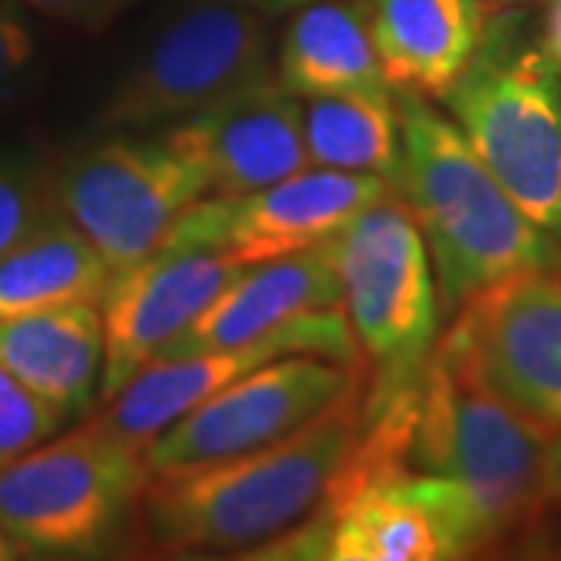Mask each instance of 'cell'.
<instances>
[{
  "label": "cell",
  "instance_id": "7",
  "mask_svg": "<svg viewBox=\"0 0 561 561\" xmlns=\"http://www.w3.org/2000/svg\"><path fill=\"white\" fill-rule=\"evenodd\" d=\"M275 84L265 16L228 0L175 7L103 106V128L153 131Z\"/></svg>",
  "mask_w": 561,
  "mask_h": 561
},
{
  "label": "cell",
  "instance_id": "26",
  "mask_svg": "<svg viewBox=\"0 0 561 561\" xmlns=\"http://www.w3.org/2000/svg\"><path fill=\"white\" fill-rule=\"evenodd\" d=\"M542 522L549 527V522L561 518V431L552 434V440L546 446V459H542Z\"/></svg>",
  "mask_w": 561,
  "mask_h": 561
},
{
  "label": "cell",
  "instance_id": "28",
  "mask_svg": "<svg viewBox=\"0 0 561 561\" xmlns=\"http://www.w3.org/2000/svg\"><path fill=\"white\" fill-rule=\"evenodd\" d=\"M228 3L250 7V10H256L262 16H278V13H294V10H300V7L312 3V0H228Z\"/></svg>",
  "mask_w": 561,
  "mask_h": 561
},
{
  "label": "cell",
  "instance_id": "10",
  "mask_svg": "<svg viewBox=\"0 0 561 561\" xmlns=\"http://www.w3.org/2000/svg\"><path fill=\"white\" fill-rule=\"evenodd\" d=\"M440 343L522 419L561 431V268L493 280L461 306Z\"/></svg>",
  "mask_w": 561,
  "mask_h": 561
},
{
  "label": "cell",
  "instance_id": "1",
  "mask_svg": "<svg viewBox=\"0 0 561 561\" xmlns=\"http://www.w3.org/2000/svg\"><path fill=\"white\" fill-rule=\"evenodd\" d=\"M368 365L316 419L294 434L228 459L150 474L138 496L135 530L162 552L250 549L306 522L365 427Z\"/></svg>",
  "mask_w": 561,
  "mask_h": 561
},
{
  "label": "cell",
  "instance_id": "14",
  "mask_svg": "<svg viewBox=\"0 0 561 561\" xmlns=\"http://www.w3.org/2000/svg\"><path fill=\"white\" fill-rule=\"evenodd\" d=\"M243 268L247 262L219 250L162 243L157 253L116 272L101 297L103 375L98 400H113Z\"/></svg>",
  "mask_w": 561,
  "mask_h": 561
},
{
  "label": "cell",
  "instance_id": "22",
  "mask_svg": "<svg viewBox=\"0 0 561 561\" xmlns=\"http://www.w3.org/2000/svg\"><path fill=\"white\" fill-rule=\"evenodd\" d=\"M50 175L32 153H0V256L57 209Z\"/></svg>",
  "mask_w": 561,
  "mask_h": 561
},
{
  "label": "cell",
  "instance_id": "23",
  "mask_svg": "<svg viewBox=\"0 0 561 561\" xmlns=\"http://www.w3.org/2000/svg\"><path fill=\"white\" fill-rule=\"evenodd\" d=\"M66 421L0 365V468L60 434Z\"/></svg>",
  "mask_w": 561,
  "mask_h": 561
},
{
  "label": "cell",
  "instance_id": "8",
  "mask_svg": "<svg viewBox=\"0 0 561 561\" xmlns=\"http://www.w3.org/2000/svg\"><path fill=\"white\" fill-rule=\"evenodd\" d=\"M54 203L116 275L157 253L175 221L209 194L191 160L162 135L113 138L81 147L50 175Z\"/></svg>",
  "mask_w": 561,
  "mask_h": 561
},
{
  "label": "cell",
  "instance_id": "13",
  "mask_svg": "<svg viewBox=\"0 0 561 561\" xmlns=\"http://www.w3.org/2000/svg\"><path fill=\"white\" fill-rule=\"evenodd\" d=\"M387 191L390 184L375 175L309 165L247 194L203 197L175 221L165 243L219 250L247 265L278 260L334 241Z\"/></svg>",
  "mask_w": 561,
  "mask_h": 561
},
{
  "label": "cell",
  "instance_id": "3",
  "mask_svg": "<svg viewBox=\"0 0 561 561\" xmlns=\"http://www.w3.org/2000/svg\"><path fill=\"white\" fill-rule=\"evenodd\" d=\"M552 434L522 419L446 343H434L415 402L409 465L449 478L474 512L481 552L537 542L542 459Z\"/></svg>",
  "mask_w": 561,
  "mask_h": 561
},
{
  "label": "cell",
  "instance_id": "9",
  "mask_svg": "<svg viewBox=\"0 0 561 561\" xmlns=\"http://www.w3.org/2000/svg\"><path fill=\"white\" fill-rule=\"evenodd\" d=\"M290 537L287 559L443 561L481 556L474 512L456 483L412 468L328 490Z\"/></svg>",
  "mask_w": 561,
  "mask_h": 561
},
{
  "label": "cell",
  "instance_id": "4",
  "mask_svg": "<svg viewBox=\"0 0 561 561\" xmlns=\"http://www.w3.org/2000/svg\"><path fill=\"white\" fill-rule=\"evenodd\" d=\"M440 103L508 197L561 243V62L496 7Z\"/></svg>",
  "mask_w": 561,
  "mask_h": 561
},
{
  "label": "cell",
  "instance_id": "12",
  "mask_svg": "<svg viewBox=\"0 0 561 561\" xmlns=\"http://www.w3.org/2000/svg\"><path fill=\"white\" fill-rule=\"evenodd\" d=\"M365 365L306 353L265 362L169 424L144 449V465L150 474H160L280 440L324 412Z\"/></svg>",
  "mask_w": 561,
  "mask_h": 561
},
{
  "label": "cell",
  "instance_id": "21",
  "mask_svg": "<svg viewBox=\"0 0 561 561\" xmlns=\"http://www.w3.org/2000/svg\"><path fill=\"white\" fill-rule=\"evenodd\" d=\"M302 140L312 165L375 175L393 187L402 160L393 88L306 98Z\"/></svg>",
  "mask_w": 561,
  "mask_h": 561
},
{
  "label": "cell",
  "instance_id": "30",
  "mask_svg": "<svg viewBox=\"0 0 561 561\" xmlns=\"http://www.w3.org/2000/svg\"><path fill=\"white\" fill-rule=\"evenodd\" d=\"M490 3H496V7H512V3H527V0H490Z\"/></svg>",
  "mask_w": 561,
  "mask_h": 561
},
{
  "label": "cell",
  "instance_id": "18",
  "mask_svg": "<svg viewBox=\"0 0 561 561\" xmlns=\"http://www.w3.org/2000/svg\"><path fill=\"white\" fill-rule=\"evenodd\" d=\"M0 365L66 424L88 419L101 397V302H60L0 321Z\"/></svg>",
  "mask_w": 561,
  "mask_h": 561
},
{
  "label": "cell",
  "instance_id": "29",
  "mask_svg": "<svg viewBox=\"0 0 561 561\" xmlns=\"http://www.w3.org/2000/svg\"><path fill=\"white\" fill-rule=\"evenodd\" d=\"M16 559H32V552L13 540L10 534H3V530H0V561H16Z\"/></svg>",
  "mask_w": 561,
  "mask_h": 561
},
{
  "label": "cell",
  "instance_id": "6",
  "mask_svg": "<svg viewBox=\"0 0 561 561\" xmlns=\"http://www.w3.org/2000/svg\"><path fill=\"white\" fill-rule=\"evenodd\" d=\"M147 478L138 449L81 419L0 468V530L32 556H91L135 522Z\"/></svg>",
  "mask_w": 561,
  "mask_h": 561
},
{
  "label": "cell",
  "instance_id": "16",
  "mask_svg": "<svg viewBox=\"0 0 561 561\" xmlns=\"http://www.w3.org/2000/svg\"><path fill=\"white\" fill-rule=\"evenodd\" d=\"M324 306H341V275L331 241L247 265L197 319L162 346L157 359L256 341Z\"/></svg>",
  "mask_w": 561,
  "mask_h": 561
},
{
  "label": "cell",
  "instance_id": "15",
  "mask_svg": "<svg viewBox=\"0 0 561 561\" xmlns=\"http://www.w3.org/2000/svg\"><path fill=\"white\" fill-rule=\"evenodd\" d=\"M160 135L201 169L216 197L247 194L312 165L302 140V101L278 84L206 106Z\"/></svg>",
  "mask_w": 561,
  "mask_h": 561
},
{
  "label": "cell",
  "instance_id": "19",
  "mask_svg": "<svg viewBox=\"0 0 561 561\" xmlns=\"http://www.w3.org/2000/svg\"><path fill=\"white\" fill-rule=\"evenodd\" d=\"M275 84L297 101L390 88L371 44L368 0H312L294 10L280 32Z\"/></svg>",
  "mask_w": 561,
  "mask_h": 561
},
{
  "label": "cell",
  "instance_id": "11",
  "mask_svg": "<svg viewBox=\"0 0 561 561\" xmlns=\"http://www.w3.org/2000/svg\"><path fill=\"white\" fill-rule=\"evenodd\" d=\"M294 353L321 356L341 365L368 362L350 328L343 306H324V309L302 312L300 319L287 321L256 341L150 362L113 400L103 402L98 415H88V419L110 437H116L144 456L150 440L160 437L184 412H191L194 405L219 393L221 387L250 375L265 362L294 356Z\"/></svg>",
  "mask_w": 561,
  "mask_h": 561
},
{
  "label": "cell",
  "instance_id": "17",
  "mask_svg": "<svg viewBox=\"0 0 561 561\" xmlns=\"http://www.w3.org/2000/svg\"><path fill=\"white\" fill-rule=\"evenodd\" d=\"M490 0H368V28L393 91L443 101L481 47Z\"/></svg>",
  "mask_w": 561,
  "mask_h": 561
},
{
  "label": "cell",
  "instance_id": "2",
  "mask_svg": "<svg viewBox=\"0 0 561 561\" xmlns=\"http://www.w3.org/2000/svg\"><path fill=\"white\" fill-rule=\"evenodd\" d=\"M402 160L393 191L419 221L443 312H459L493 280L561 268V243L508 197L459 125L412 91H393Z\"/></svg>",
  "mask_w": 561,
  "mask_h": 561
},
{
  "label": "cell",
  "instance_id": "5",
  "mask_svg": "<svg viewBox=\"0 0 561 561\" xmlns=\"http://www.w3.org/2000/svg\"><path fill=\"white\" fill-rule=\"evenodd\" d=\"M341 306L368 359V400L415 383L440 337V297L419 221L390 187L331 241Z\"/></svg>",
  "mask_w": 561,
  "mask_h": 561
},
{
  "label": "cell",
  "instance_id": "20",
  "mask_svg": "<svg viewBox=\"0 0 561 561\" xmlns=\"http://www.w3.org/2000/svg\"><path fill=\"white\" fill-rule=\"evenodd\" d=\"M113 272L72 221L54 209L0 256V321L60 302H101Z\"/></svg>",
  "mask_w": 561,
  "mask_h": 561
},
{
  "label": "cell",
  "instance_id": "24",
  "mask_svg": "<svg viewBox=\"0 0 561 561\" xmlns=\"http://www.w3.org/2000/svg\"><path fill=\"white\" fill-rule=\"evenodd\" d=\"M35 35L20 0H0V113L20 101L32 76Z\"/></svg>",
  "mask_w": 561,
  "mask_h": 561
},
{
  "label": "cell",
  "instance_id": "27",
  "mask_svg": "<svg viewBox=\"0 0 561 561\" xmlns=\"http://www.w3.org/2000/svg\"><path fill=\"white\" fill-rule=\"evenodd\" d=\"M540 44L561 62V0H549V13L542 20Z\"/></svg>",
  "mask_w": 561,
  "mask_h": 561
},
{
  "label": "cell",
  "instance_id": "25",
  "mask_svg": "<svg viewBox=\"0 0 561 561\" xmlns=\"http://www.w3.org/2000/svg\"><path fill=\"white\" fill-rule=\"evenodd\" d=\"M25 7L38 10L44 16L60 22H72L81 28H101L106 22H113L128 7H135L138 0H20Z\"/></svg>",
  "mask_w": 561,
  "mask_h": 561
}]
</instances>
